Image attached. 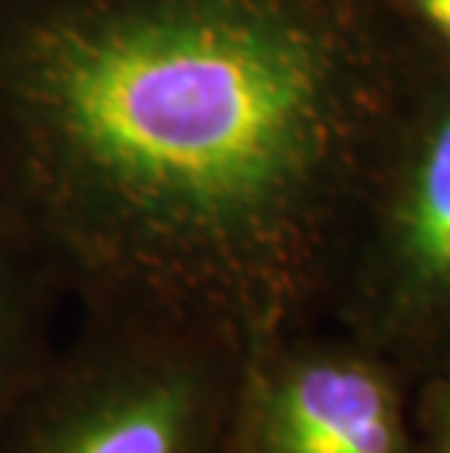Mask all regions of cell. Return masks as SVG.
Listing matches in <instances>:
<instances>
[{"label": "cell", "instance_id": "obj_1", "mask_svg": "<svg viewBox=\"0 0 450 453\" xmlns=\"http://www.w3.org/2000/svg\"><path fill=\"white\" fill-rule=\"evenodd\" d=\"M348 123L333 0H0V188L80 311L278 284Z\"/></svg>", "mask_w": 450, "mask_h": 453}, {"label": "cell", "instance_id": "obj_2", "mask_svg": "<svg viewBox=\"0 0 450 453\" xmlns=\"http://www.w3.org/2000/svg\"><path fill=\"white\" fill-rule=\"evenodd\" d=\"M80 313L0 421V453H205L217 410L205 325Z\"/></svg>", "mask_w": 450, "mask_h": 453}, {"label": "cell", "instance_id": "obj_3", "mask_svg": "<svg viewBox=\"0 0 450 453\" xmlns=\"http://www.w3.org/2000/svg\"><path fill=\"white\" fill-rule=\"evenodd\" d=\"M263 453H398L389 389L362 363L301 357L275 369L257 424Z\"/></svg>", "mask_w": 450, "mask_h": 453}, {"label": "cell", "instance_id": "obj_4", "mask_svg": "<svg viewBox=\"0 0 450 453\" xmlns=\"http://www.w3.org/2000/svg\"><path fill=\"white\" fill-rule=\"evenodd\" d=\"M62 298L50 264L0 188V421L50 360Z\"/></svg>", "mask_w": 450, "mask_h": 453}, {"label": "cell", "instance_id": "obj_5", "mask_svg": "<svg viewBox=\"0 0 450 453\" xmlns=\"http://www.w3.org/2000/svg\"><path fill=\"white\" fill-rule=\"evenodd\" d=\"M400 240L416 273L450 284V118L430 134L400 211Z\"/></svg>", "mask_w": 450, "mask_h": 453}, {"label": "cell", "instance_id": "obj_6", "mask_svg": "<svg viewBox=\"0 0 450 453\" xmlns=\"http://www.w3.org/2000/svg\"><path fill=\"white\" fill-rule=\"evenodd\" d=\"M418 12L450 42V0H413Z\"/></svg>", "mask_w": 450, "mask_h": 453}]
</instances>
